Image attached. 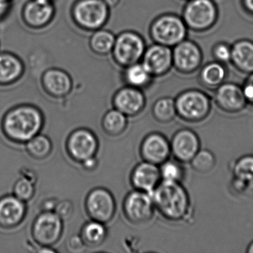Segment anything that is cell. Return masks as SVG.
I'll return each mask as SVG.
<instances>
[{"mask_svg": "<svg viewBox=\"0 0 253 253\" xmlns=\"http://www.w3.org/2000/svg\"><path fill=\"white\" fill-rule=\"evenodd\" d=\"M43 125V115L38 107L20 105L5 112L1 121V129L10 141L26 143L41 133Z\"/></svg>", "mask_w": 253, "mask_h": 253, "instance_id": "1", "label": "cell"}, {"mask_svg": "<svg viewBox=\"0 0 253 253\" xmlns=\"http://www.w3.org/2000/svg\"><path fill=\"white\" fill-rule=\"evenodd\" d=\"M151 195L155 209L167 220L182 221L189 217L190 198L180 182L161 180Z\"/></svg>", "mask_w": 253, "mask_h": 253, "instance_id": "2", "label": "cell"}, {"mask_svg": "<svg viewBox=\"0 0 253 253\" xmlns=\"http://www.w3.org/2000/svg\"><path fill=\"white\" fill-rule=\"evenodd\" d=\"M187 26L181 16L172 13L160 15L152 21L149 35L155 43L173 48L187 38Z\"/></svg>", "mask_w": 253, "mask_h": 253, "instance_id": "3", "label": "cell"}, {"mask_svg": "<svg viewBox=\"0 0 253 253\" xmlns=\"http://www.w3.org/2000/svg\"><path fill=\"white\" fill-rule=\"evenodd\" d=\"M181 17L189 30L202 33L215 26L218 8L214 0H189L183 7Z\"/></svg>", "mask_w": 253, "mask_h": 253, "instance_id": "4", "label": "cell"}, {"mask_svg": "<svg viewBox=\"0 0 253 253\" xmlns=\"http://www.w3.org/2000/svg\"><path fill=\"white\" fill-rule=\"evenodd\" d=\"M177 116L188 123H200L210 115L211 99L199 89L182 91L174 99Z\"/></svg>", "mask_w": 253, "mask_h": 253, "instance_id": "5", "label": "cell"}, {"mask_svg": "<svg viewBox=\"0 0 253 253\" xmlns=\"http://www.w3.org/2000/svg\"><path fill=\"white\" fill-rule=\"evenodd\" d=\"M109 14V6L103 0H79L74 5L75 23L88 30H97L104 26Z\"/></svg>", "mask_w": 253, "mask_h": 253, "instance_id": "6", "label": "cell"}, {"mask_svg": "<svg viewBox=\"0 0 253 253\" xmlns=\"http://www.w3.org/2000/svg\"><path fill=\"white\" fill-rule=\"evenodd\" d=\"M146 49V42L140 35L125 32L115 39L112 52L117 63L128 67L140 62Z\"/></svg>", "mask_w": 253, "mask_h": 253, "instance_id": "7", "label": "cell"}, {"mask_svg": "<svg viewBox=\"0 0 253 253\" xmlns=\"http://www.w3.org/2000/svg\"><path fill=\"white\" fill-rule=\"evenodd\" d=\"M63 232V220L54 211H41L32 224V238L40 247H52Z\"/></svg>", "mask_w": 253, "mask_h": 253, "instance_id": "8", "label": "cell"}, {"mask_svg": "<svg viewBox=\"0 0 253 253\" xmlns=\"http://www.w3.org/2000/svg\"><path fill=\"white\" fill-rule=\"evenodd\" d=\"M155 204L151 194L142 191H131L126 196L123 205L124 214L133 224H144L152 220Z\"/></svg>", "mask_w": 253, "mask_h": 253, "instance_id": "9", "label": "cell"}, {"mask_svg": "<svg viewBox=\"0 0 253 253\" xmlns=\"http://www.w3.org/2000/svg\"><path fill=\"white\" fill-rule=\"evenodd\" d=\"M85 211L91 220L109 223L116 211V202L112 194L105 188L90 191L85 201Z\"/></svg>", "mask_w": 253, "mask_h": 253, "instance_id": "10", "label": "cell"}, {"mask_svg": "<svg viewBox=\"0 0 253 253\" xmlns=\"http://www.w3.org/2000/svg\"><path fill=\"white\" fill-rule=\"evenodd\" d=\"M173 68L179 73L191 75L201 69L204 56L198 43L187 38L172 48Z\"/></svg>", "mask_w": 253, "mask_h": 253, "instance_id": "11", "label": "cell"}, {"mask_svg": "<svg viewBox=\"0 0 253 253\" xmlns=\"http://www.w3.org/2000/svg\"><path fill=\"white\" fill-rule=\"evenodd\" d=\"M98 148L97 137L87 128H78L72 131L66 141L68 154L73 161L80 164L96 157Z\"/></svg>", "mask_w": 253, "mask_h": 253, "instance_id": "12", "label": "cell"}, {"mask_svg": "<svg viewBox=\"0 0 253 253\" xmlns=\"http://www.w3.org/2000/svg\"><path fill=\"white\" fill-rule=\"evenodd\" d=\"M141 63L153 78L164 76L173 68L172 48L158 43L146 47Z\"/></svg>", "mask_w": 253, "mask_h": 253, "instance_id": "13", "label": "cell"}, {"mask_svg": "<svg viewBox=\"0 0 253 253\" xmlns=\"http://www.w3.org/2000/svg\"><path fill=\"white\" fill-rule=\"evenodd\" d=\"M170 146L171 155L176 161L183 164H188L201 149V140L193 130L181 128L173 135Z\"/></svg>", "mask_w": 253, "mask_h": 253, "instance_id": "14", "label": "cell"}, {"mask_svg": "<svg viewBox=\"0 0 253 253\" xmlns=\"http://www.w3.org/2000/svg\"><path fill=\"white\" fill-rule=\"evenodd\" d=\"M214 100L220 110L229 114L242 112L248 105L242 86L235 83L224 82L216 88Z\"/></svg>", "mask_w": 253, "mask_h": 253, "instance_id": "15", "label": "cell"}, {"mask_svg": "<svg viewBox=\"0 0 253 253\" xmlns=\"http://www.w3.org/2000/svg\"><path fill=\"white\" fill-rule=\"evenodd\" d=\"M140 153L143 161L155 165H161L169 159L171 155L170 141L161 133H151L146 135L142 141Z\"/></svg>", "mask_w": 253, "mask_h": 253, "instance_id": "16", "label": "cell"}, {"mask_svg": "<svg viewBox=\"0 0 253 253\" xmlns=\"http://www.w3.org/2000/svg\"><path fill=\"white\" fill-rule=\"evenodd\" d=\"M112 103L115 109L128 118L141 113L146 106V100L141 89L127 85L115 93Z\"/></svg>", "mask_w": 253, "mask_h": 253, "instance_id": "17", "label": "cell"}, {"mask_svg": "<svg viewBox=\"0 0 253 253\" xmlns=\"http://www.w3.org/2000/svg\"><path fill=\"white\" fill-rule=\"evenodd\" d=\"M26 213V202L14 195L0 198V228L11 229L17 227L24 220Z\"/></svg>", "mask_w": 253, "mask_h": 253, "instance_id": "18", "label": "cell"}, {"mask_svg": "<svg viewBox=\"0 0 253 253\" xmlns=\"http://www.w3.org/2000/svg\"><path fill=\"white\" fill-rule=\"evenodd\" d=\"M130 180L134 189L152 194L161 182L159 166L143 161L133 169Z\"/></svg>", "mask_w": 253, "mask_h": 253, "instance_id": "19", "label": "cell"}, {"mask_svg": "<svg viewBox=\"0 0 253 253\" xmlns=\"http://www.w3.org/2000/svg\"><path fill=\"white\" fill-rule=\"evenodd\" d=\"M54 11L52 2L31 0L25 5L23 18L30 27L42 28L51 21Z\"/></svg>", "mask_w": 253, "mask_h": 253, "instance_id": "20", "label": "cell"}, {"mask_svg": "<svg viewBox=\"0 0 253 253\" xmlns=\"http://www.w3.org/2000/svg\"><path fill=\"white\" fill-rule=\"evenodd\" d=\"M42 84L45 92L54 98L66 97L72 89L70 76L58 69L47 70L42 75Z\"/></svg>", "mask_w": 253, "mask_h": 253, "instance_id": "21", "label": "cell"}, {"mask_svg": "<svg viewBox=\"0 0 253 253\" xmlns=\"http://www.w3.org/2000/svg\"><path fill=\"white\" fill-rule=\"evenodd\" d=\"M231 187L236 194H244L253 188V155L238 158L232 168Z\"/></svg>", "mask_w": 253, "mask_h": 253, "instance_id": "22", "label": "cell"}, {"mask_svg": "<svg viewBox=\"0 0 253 253\" xmlns=\"http://www.w3.org/2000/svg\"><path fill=\"white\" fill-rule=\"evenodd\" d=\"M230 63L241 73H253V41L241 39L234 42Z\"/></svg>", "mask_w": 253, "mask_h": 253, "instance_id": "23", "label": "cell"}, {"mask_svg": "<svg viewBox=\"0 0 253 253\" xmlns=\"http://www.w3.org/2000/svg\"><path fill=\"white\" fill-rule=\"evenodd\" d=\"M24 72L20 58L9 52H0V86H7L17 82Z\"/></svg>", "mask_w": 253, "mask_h": 253, "instance_id": "24", "label": "cell"}, {"mask_svg": "<svg viewBox=\"0 0 253 253\" xmlns=\"http://www.w3.org/2000/svg\"><path fill=\"white\" fill-rule=\"evenodd\" d=\"M227 70L223 63L219 62H209L200 69L198 81L204 88L214 90L226 81Z\"/></svg>", "mask_w": 253, "mask_h": 253, "instance_id": "25", "label": "cell"}, {"mask_svg": "<svg viewBox=\"0 0 253 253\" xmlns=\"http://www.w3.org/2000/svg\"><path fill=\"white\" fill-rule=\"evenodd\" d=\"M107 234L105 223L91 220L83 226L80 235L86 247H97L106 241Z\"/></svg>", "mask_w": 253, "mask_h": 253, "instance_id": "26", "label": "cell"}, {"mask_svg": "<svg viewBox=\"0 0 253 253\" xmlns=\"http://www.w3.org/2000/svg\"><path fill=\"white\" fill-rule=\"evenodd\" d=\"M127 126V117L115 109L108 111L102 119L103 131L112 137L122 134L126 130Z\"/></svg>", "mask_w": 253, "mask_h": 253, "instance_id": "27", "label": "cell"}, {"mask_svg": "<svg viewBox=\"0 0 253 253\" xmlns=\"http://www.w3.org/2000/svg\"><path fill=\"white\" fill-rule=\"evenodd\" d=\"M124 78L128 85L142 89L150 85L153 77L143 63L138 62L126 67Z\"/></svg>", "mask_w": 253, "mask_h": 253, "instance_id": "28", "label": "cell"}, {"mask_svg": "<svg viewBox=\"0 0 253 253\" xmlns=\"http://www.w3.org/2000/svg\"><path fill=\"white\" fill-rule=\"evenodd\" d=\"M26 152L35 160H44L52 152L53 146L49 137L39 134L26 143Z\"/></svg>", "mask_w": 253, "mask_h": 253, "instance_id": "29", "label": "cell"}, {"mask_svg": "<svg viewBox=\"0 0 253 253\" xmlns=\"http://www.w3.org/2000/svg\"><path fill=\"white\" fill-rule=\"evenodd\" d=\"M152 115L161 124L171 122L177 116L174 99L168 97L158 99L152 106Z\"/></svg>", "mask_w": 253, "mask_h": 253, "instance_id": "30", "label": "cell"}, {"mask_svg": "<svg viewBox=\"0 0 253 253\" xmlns=\"http://www.w3.org/2000/svg\"><path fill=\"white\" fill-rule=\"evenodd\" d=\"M115 35L106 30L94 32L90 39V47L98 54H107L112 51L115 42Z\"/></svg>", "mask_w": 253, "mask_h": 253, "instance_id": "31", "label": "cell"}, {"mask_svg": "<svg viewBox=\"0 0 253 253\" xmlns=\"http://www.w3.org/2000/svg\"><path fill=\"white\" fill-rule=\"evenodd\" d=\"M181 163L174 160H167L159 166L161 180L180 182L184 177V169Z\"/></svg>", "mask_w": 253, "mask_h": 253, "instance_id": "32", "label": "cell"}, {"mask_svg": "<svg viewBox=\"0 0 253 253\" xmlns=\"http://www.w3.org/2000/svg\"><path fill=\"white\" fill-rule=\"evenodd\" d=\"M190 164L195 171L205 174L214 169L216 164L215 157L211 151L200 149L191 161Z\"/></svg>", "mask_w": 253, "mask_h": 253, "instance_id": "33", "label": "cell"}, {"mask_svg": "<svg viewBox=\"0 0 253 253\" xmlns=\"http://www.w3.org/2000/svg\"><path fill=\"white\" fill-rule=\"evenodd\" d=\"M35 183L22 177L14 183L13 195L24 202H28L35 196Z\"/></svg>", "mask_w": 253, "mask_h": 253, "instance_id": "34", "label": "cell"}, {"mask_svg": "<svg viewBox=\"0 0 253 253\" xmlns=\"http://www.w3.org/2000/svg\"><path fill=\"white\" fill-rule=\"evenodd\" d=\"M211 55L214 60L226 65L230 63L232 56V45L225 42L216 43L211 50Z\"/></svg>", "mask_w": 253, "mask_h": 253, "instance_id": "35", "label": "cell"}, {"mask_svg": "<svg viewBox=\"0 0 253 253\" xmlns=\"http://www.w3.org/2000/svg\"><path fill=\"white\" fill-rule=\"evenodd\" d=\"M75 207L73 203L69 200H63L58 201L56 206L54 212L63 220H67L72 217Z\"/></svg>", "mask_w": 253, "mask_h": 253, "instance_id": "36", "label": "cell"}, {"mask_svg": "<svg viewBox=\"0 0 253 253\" xmlns=\"http://www.w3.org/2000/svg\"><path fill=\"white\" fill-rule=\"evenodd\" d=\"M85 243L83 241L81 235H74L67 241V249L72 253H79L85 249Z\"/></svg>", "mask_w": 253, "mask_h": 253, "instance_id": "37", "label": "cell"}, {"mask_svg": "<svg viewBox=\"0 0 253 253\" xmlns=\"http://www.w3.org/2000/svg\"><path fill=\"white\" fill-rule=\"evenodd\" d=\"M241 86L247 103L253 106V73L247 75Z\"/></svg>", "mask_w": 253, "mask_h": 253, "instance_id": "38", "label": "cell"}, {"mask_svg": "<svg viewBox=\"0 0 253 253\" xmlns=\"http://www.w3.org/2000/svg\"><path fill=\"white\" fill-rule=\"evenodd\" d=\"M58 201L56 198H47L41 204L42 211H54Z\"/></svg>", "mask_w": 253, "mask_h": 253, "instance_id": "39", "label": "cell"}, {"mask_svg": "<svg viewBox=\"0 0 253 253\" xmlns=\"http://www.w3.org/2000/svg\"><path fill=\"white\" fill-rule=\"evenodd\" d=\"M81 164L87 171H93L97 168L98 162H97V160L96 159V157H94V158H89V159L84 161V162L81 163Z\"/></svg>", "mask_w": 253, "mask_h": 253, "instance_id": "40", "label": "cell"}, {"mask_svg": "<svg viewBox=\"0 0 253 253\" xmlns=\"http://www.w3.org/2000/svg\"><path fill=\"white\" fill-rule=\"evenodd\" d=\"M241 5L246 12L253 15V0H241Z\"/></svg>", "mask_w": 253, "mask_h": 253, "instance_id": "41", "label": "cell"}, {"mask_svg": "<svg viewBox=\"0 0 253 253\" xmlns=\"http://www.w3.org/2000/svg\"><path fill=\"white\" fill-rule=\"evenodd\" d=\"M10 5L11 3L8 2H2L0 0V20L3 19L10 9Z\"/></svg>", "mask_w": 253, "mask_h": 253, "instance_id": "42", "label": "cell"}, {"mask_svg": "<svg viewBox=\"0 0 253 253\" xmlns=\"http://www.w3.org/2000/svg\"><path fill=\"white\" fill-rule=\"evenodd\" d=\"M22 177H25V178L28 179V180H31V181L34 182L35 183L37 180L36 174H35L33 171L31 169L23 170L22 171Z\"/></svg>", "mask_w": 253, "mask_h": 253, "instance_id": "43", "label": "cell"}, {"mask_svg": "<svg viewBox=\"0 0 253 253\" xmlns=\"http://www.w3.org/2000/svg\"><path fill=\"white\" fill-rule=\"evenodd\" d=\"M103 1L108 6L113 7L119 2L120 0H103Z\"/></svg>", "mask_w": 253, "mask_h": 253, "instance_id": "44", "label": "cell"}, {"mask_svg": "<svg viewBox=\"0 0 253 253\" xmlns=\"http://www.w3.org/2000/svg\"><path fill=\"white\" fill-rule=\"evenodd\" d=\"M247 253H253V241L247 247Z\"/></svg>", "mask_w": 253, "mask_h": 253, "instance_id": "45", "label": "cell"}, {"mask_svg": "<svg viewBox=\"0 0 253 253\" xmlns=\"http://www.w3.org/2000/svg\"><path fill=\"white\" fill-rule=\"evenodd\" d=\"M2 2H8V3H11L12 0H1Z\"/></svg>", "mask_w": 253, "mask_h": 253, "instance_id": "46", "label": "cell"}, {"mask_svg": "<svg viewBox=\"0 0 253 253\" xmlns=\"http://www.w3.org/2000/svg\"><path fill=\"white\" fill-rule=\"evenodd\" d=\"M41 1H45V2H52V0H41Z\"/></svg>", "mask_w": 253, "mask_h": 253, "instance_id": "47", "label": "cell"}, {"mask_svg": "<svg viewBox=\"0 0 253 253\" xmlns=\"http://www.w3.org/2000/svg\"><path fill=\"white\" fill-rule=\"evenodd\" d=\"M186 1H189V0H186Z\"/></svg>", "mask_w": 253, "mask_h": 253, "instance_id": "48", "label": "cell"}]
</instances>
